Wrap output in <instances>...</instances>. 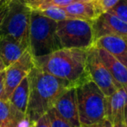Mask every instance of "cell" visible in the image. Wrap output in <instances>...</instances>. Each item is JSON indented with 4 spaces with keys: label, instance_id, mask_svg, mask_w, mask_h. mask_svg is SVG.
<instances>
[{
    "label": "cell",
    "instance_id": "28",
    "mask_svg": "<svg viewBox=\"0 0 127 127\" xmlns=\"http://www.w3.org/2000/svg\"><path fill=\"white\" fill-rule=\"evenodd\" d=\"M112 127H126V126L125 124L124 119H121V120H117L112 123Z\"/></svg>",
    "mask_w": 127,
    "mask_h": 127
},
{
    "label": "cell",
    "instance_id": "3",
    "mask_svg": "<svg viewBox=\"0 0 127 127\" xmlns=\"http://www.w3.org/2000/svg\"><path fill=\"white\" fill-rule=\"evenodd\" d=\"M57 22L32 10L29 27V51L33 58L45 56L62 49L57 36Z\"/></svg>",
    "mask_w": 127,
    "mask_h": 127
},
{
    "label": "cell",
    "instance_id": "31",
    "mask_svg": "<svg viewBox=\"0 0 127 127\" xmlns=\"http://www.w3.org/2000/svg\"><path fill=\"white\" fill-rule=\"evenodd\" d=\"M7 1H9V0H0V5L3 4V3H6Z\"/></svg>",
    "mask_w": 127,
    "mask_h": 127
},
{
    "label": "cell",
    "instance_id": "5",
    "mask_svg": "<svg viewBox=\"0 0 127 127\" xmlns=\"http://www.w3.org/2000/svg\"><path fill=\"white\" fill-rule=\"evenodd\" d=\"M31 10L24 0H9L8 9L0 27V37H11L29 47Z\"/></svg>",
    "mask_w": 127,
    "mask_h": 127
},
{
    "label": "cell",
    "instance_id": "2",
    "mask_svg": "<svg viewBox=\"0 0 127 127\" xmlns=\"http://www.w3.org/2000/svg\"><path fill=\"white\" fill-rule=\"evenodd\" d=\"M87 51L62 48L45 56L34 58L35 66L59 78L67 80L74 87L90 80L87 63Z\"/></svg>",
    "mask_w": 127,
    "mask_h": 127
},
{
    "label": "cell",
    "instance_id": "12",
    "mask_svg": "<svg viewBox=\"0 0 127 127\" xmlns=\"http://www.w3.org/2000/svg\"><path fill=\"white\" fill-rule=\"evenodd\" d=\"M94 45L106 51L127 68V40L117 36H103L96 39Z\"/></svg>",
    "mask_w": 127,
    "mask_h": 127
},
{
    "label": "cell",
    "instance_id": "33",
    "mask_svg": "<svg viewBox=\"0 0 127 127\" xmlns=\"http://www.w3.org/2000/svg\"><path fill=\"white\" fill-rule=\"evenodd\" d=\"M0 127H3V126H1V125H0Z\"/></svg>",
    "mask_w": 127,
    "mask_h": 127
},
{
    "label": "cell",
    "instance_id": "15",
    "mask_svg": "<svg viewBox=\"0 0 127 127\" xmlns=\"http://www.w3.org/2000/svg\"><path fill=\"white\" fill-rule=\"evenodd\" d=\"M97 48L98 54L112 78L121 85H127V68L117 58L102 48Z\"/></svg>",
    "mask_w": 127,
    "mask_h": 127
},
{
    "label": "cell",
    "instance_id": "6",
    "mask_svg": "<svg viewBox=\"0 0 127 127\" xmlns=\"http://www.w3.org/2000/svg\"><path fill=\"white\" fill-rule=\"evenodd\" d=\"M56 32L62 48L87 50L95 42L92 21L81 19L59 21Z\"/></svg>",
    "mask_w": 127,
    "mask_h": 127
},
{
    "label": "cell",
    "instance_id": "4",
    "mask_svg": "<svg viewBox=\"0 0 127 127\" xmlns=\"http://www.w3.org/2000/svg\"><path fill=\"white\" fill-rule=\"evenodd\" d=\"M80 126L96 124L105 119V98L101 90L92 80L75 87Z\"/></svg>",
    "mask_w": 127,
    "mask_h": 127
},
{
    "label": "cell",
    "instance_id": "13",
    "mask_svg": "<svg viewBox=\"0 0 127 127\" xmlns=\"http://www.w3.org/2000/svg\"><path fill=\"white\" fill-rule=\"evenodd\" d=\"M28 49V46L11 37H0V58L5 68L19 59Z\"/></svg>",
    "mask_w": 127,
    "mask_h": 127
},
{
    "label": "cell",
    "instance_id": "23",
    "mask_svg": "<svg viewBox=\"0 0 127 127\" xmlns=\"http://www.w3.org/2000/svg\"><path fill=\"white\" fill-rule=\"evenodd\" d=\"M30 127H50L49 121V119H48L47 115L44 114V115L42 116L36 122L30 125Z\"/></svg>",
    "mask_w": 127,
    "mask_h": 127
},
{
    "label": "cell",
    "instance_id": "16",
    "mask_svg": "<svg viewBox=\"0 0 127 127\" xmlns=\"http://www.w3.org/2000/svg\"><path fill=\"white\" fill-rule=\"evenodd\" d=\"M29 95H30V82L27 76L14 89V91L9 97L8 100L16 111L26 116Z\"/></svg>",
    "mask_w": 127,
    "mask_h": 127
},
{
    "label": "cell",
    "instance_id": "20",
    "mask_svg": "<svg viewBox=\"0 0 127 127\" xmlns=\"http://www.w3.org/2000/svg\"><path fill=\"white\" fill-rule=\"evenodd\" d=\"M106 12L119 17L127 24V0H119V2Z\"/></svg>",
    "mask_w": 127,
    "mask_h": 127
},
{
    "label": "cell",
    "instance_id": "22",
    "mask_svg": "<svg viewBox=\"0 0 127 127\" xmlns=\"http://www.w3.org/2000/svg\"><path fill=\"white\" fill-rule=\"evenodd\" d=\"M118 2L119 0H100L97 4L101 13H103V12H106L109 10H111Z\"/></svg>",
    "mask_w": 127,
    "mask_h": 127
},
{
    "label": "cell",
    "instance_id": "24",
    "mask_svg": "<svg viewBox=\"0 0 127 127\" xmlns=\"http://www.w3.org/2000/svg\"><path fill=\"white\" fill-rule=\"evenodd\" d=\"M4 80H5V72L4 70L0 71V98L7 99L5 97V90H4Z\"/></svg>",
    "mask_w": 127,
    "mask_h": 127
},
{
    "label": "cell",
    "instance_id": "9",
    "mask_svg": "<svg viewBox=\"0 0 127 127\" xmlns=\"http://www.w3.org/2000/svg\"><path fill=\"white\" fill-rule=\"evenodd\" d=\"M92 26L95 40L103 36H117L127 40V24L108 12L93 20Z\"/></svg>",
    "mask_w": 127,
    "mask_h": 127
},
{
    "label": "cell",
    "instance_id": "19",
    "mask_svg": "<svg viewBox=\"0 0 127 127\" xmlns=\"http://www.w3.org/2000/svg\"><path fill=\"white\" fill-rule=\"evenodd\" d=\"M46 115H47L48 119H49L50 127H74L68 121L63 119L55 111V109L54 107L50 108L46 112Z\"/></svg>",
    "mask_w": 127,
    "mask_h": 127
},
{
    "label": "cell",
    "instance_id": "8",
    "mask_svg": "<svg viewBox=\"0 0 127 127\" xmlns=\"http://www.w3.org/2000/svg\"><path fill=\"white\" fill-rule=\"evenodd\" d=\"M34 66L35 64L33 56L28 49L19 59L5 68L4 90L7 99L14 89L22 82L24 78L28 76Z\"/></svg>",
    "mask_w": 127,
    "mask_h": 127
},
{
    "label": "cell",
    "instance_id": "17",
    "mask_svg": "<svg viewBox=\"0 0 127 127\" xmlns=\"http://www.w3.org/2000/svg\"><path fill=\"white\" fill-rule=\"evenodd\" d=\"M17 111H16L8 99L0 98V125L3 127H9L13 123Z\"/></svg>",
    "mask_w": 127,
    "mask_h": 127
},
{
    "label": "cell",
    "instance_id": "30",
    "mask_svg": "<svg viewBox=\"0 0 127 127\" xmlns=\"http://www.w3.org/2000/svg\"><path fill=\"white\" fill-rule=\"evenodd\" d=\"M4 69H5V66L3 65V62H2L1 58H0V71H3Z\"/></svg>",
    "mask_w": 127,
    "mask_h": 127
},
{
    "label": "cell",
    "instance_id": "10",
    "mask_svg": "<svg viewBox=\"0 0 127 127\" xmlns=\"http://www.w3.org/2000/svg\"><path fill=\"white\" fill-rule=\"evenodd\" d=\"M53 107L63 119L68 121L74 127H80L75 87L69 88L63 92L56 99Z\"/></svg>",
    "mask_w": 127,
    "mask_h": 127
},
{
    "label": "cell",
    "instance_id": "18",
    "mask_svg": "<svg viewBox=\"0 0 127 127\" xmlns=\"http://www.w3.org/2000/svg\"><path fill=\"white\" fill-rule=\"evenodd\" d=\"M42 15L49 17L50 19L59 22V21L67 20V19H74L71 17L69 14L65 11L62 7H56V6H50L43 10H37Z\"/></svg>",
    "mask_w": 127,
    "mask_h": 127
},
{
    "label": "cell",
    "instance_id": "25",
    "mask_svg": "<svg viewBox=\"0 0 127 127\" xmlns=\"http://www.w3.org/2000/svg\"><path fill=\"white\" fill-rule=\"evenodd\" d=\"M45 0H24V2L31 10H36Z\"/></svg>",
    "mask_w": 127,
    "mask_h": 127
},
{
    "label": "cell",
    "instance_id": "11",
    "mask_svg": "<svg viewBox=\"0 0 127 127\" xmlns=\"http://www.w3.org/2000/svg\"><path fill=\"white\" fill-rule=\"evenodd\" d=\"M127 103V85L121 86L114 93L105 98V119L111 123L124 119L125 107Z\"/></svg>",
    "mask_w": 127,
    "mask_h": 127
},
{
    "label": "cell",
    "instance_id": "29",
    "mask_svg": "<svg viewBox=\"0 0 127 127\" xmlns=\"http://www.w3.org/2000/svg\"><path fill=\"white\" fill-rule=\"evenodd\" d=\"M124 121L125 124L127 127V103L126 105V107H125V112H124Z\"/></svg>",
    "mask_w": 127,
    "mask_h": 127
},
{
    "label": "cell",
    "instance_id": "1",
    "mask_svg": "<svg viewBox=\"0 0 127 127\" xmlns=\"http://www.w3.org/2000/svg\"><path fill=\"white\" fill-rule=\"evenodd\" d=\"M28 78L30 95L26 118L30 124H34L46 114L63 92L74 87L67 80L56 78L35 66L29 73Z\"/></svg>",
    "mask_w": 127,
    "mask_h": 127
},
{
    "label": "cell",
    "instance_id": "32",
    "mask_svg": "<svg viewBox=\"0 0 127 127\" xmlns=\"http://www.w3.org/2000/svg\"><path fill=\"white\" fill-rule=\"evenodd\" d=\"M93 1H94V2H95L96 3H99V1H100V0H93Z\"/></svg>",
    "mask_w": 127,
    "mask_h": 127
},
{
    "label": "cell",
    "instance_id": "7",
    "mask_svg": "<svg viewBox=\"0 0 127 127\" xmlns=\"http://www.w3.org/2000/svg\"><path fill=\"white\" fill-rule=\"evenodd\" d=\"M87 63L91 80L95 83L105 96L112 95L119 88L124 86L112 78L99 58L94 44L87 51Z\"/></svg>",
    "mask_w": 127,
    "mask_h": 127
},
{
    "label": "cell",
    "instance_id": "21",
    "mask_svg": "<svg viewBox=\"0 0 127 127\" xmlns=\"http://www.w3.org/2000/svg\"><path fill=\"white\" fill-rule=\"evenodd\" d=\"M90 1V0H45L36 10H43L50 6L56 7H66L72 3H77V2H85Z\"/></svg>",
    "mask_w": 127,
    "mask_h": 127
},
{
    "label": "cell",
    "instance_id": "14",
    "mask_svg": "<svg viewBox=\"0 0 127 127\" xmlns=\"http://www.w3.org/2000/svg\"><path fill=\"white\" fill-rule=\"evenodd\" d=\"M62 8L74 19L93 21L101 14L98 4L93 0L77 2L68 6L62 7Z\"/></svg>",
    "mask_w": 127,
    "mask_h": 127
},
{
    "label": "cell",
    "instance_id": "26",
    "mask_svg": "<svg viewBox=\"0 0 127 127\" xmlns=\"http://www.w3.org/2000/svg\"><path fill=\"white\" fill-rule=\"evenodd\" d=\"M80 127H112V124L108 120V119H105L102 121L96 124L89 125V126H82Z\"/></svg>",
    "mask_w": 127,
    "mask_h": 127
},
{
    "label": "cell",
    "instance_id": "27",
    "mask_svg": "<svg viewBox=\"0 0 127 127\" xmlns=\"http://www.w3.org/2000/svg\"><path fill=\"white\" fill-rule=\"evenodd\" d=\"M8 2L9 1H7L6 3L0 5V27H1L3 19V17H4L5 14H6L7 9H8Z\"/></svg>",
    "mask_w": 127,
    "mask_h": 127
}]
</instances>
